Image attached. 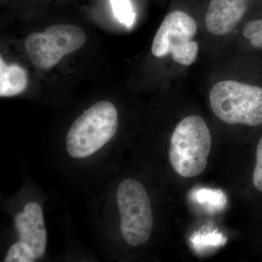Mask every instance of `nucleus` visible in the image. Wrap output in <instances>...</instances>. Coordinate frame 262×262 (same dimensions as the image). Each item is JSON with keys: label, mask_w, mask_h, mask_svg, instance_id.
<instances>
[{"label": "nucleus", "mask_w": 262, "mask_h": 262, "mask_svg": "<svg viewBox=\"0 0 262 262\" xmlns=\"http://www.w3.org/2000/svg\"><path fill=\"white\" fill-rule=\"evenodd\" d=\"M85 42V33L80 27L72 24H56L44 32L29 34L25 40V48L34 67L48 70Z\"/></svg>", "instance_id": "nucleus-5"}, {"label": "nucleus", "mask_w": 262, "mask_h": 262, "mask_svg": "<svg viewBox=\"0 0 262 262\" xmlns=\"http://www.w3.org/2000/svg\"><path fill=\"white\" fill-rule=\"evenodd\" d=\"M211 136L201 117H185L170 138L169 160L173 170L184 178H193L206 170L211 149Z\"/></svg>", "instance_id": "nucleus-1"}, {"label": "nucleus", "mask_w": 262, "mask_h": 262, "mask_svg": "<svg viewBox=\"0 0 262 262\" xmlns=\"http://www.w3.org/2000/svg\"><path fill=\"white\" fill-rule=\"evenodd\" d=\"M117 201L122 237L131 246H142L151 235L154 221L145 188L135 179H125L117 188Z\"/></svg>", "instance_id": "nucleus-4"}, {"label": "nucleus", "mask_w": 262, "mask_h": 262, "mask_svg": "<svg viewBox=\"0 0 262 262\" xmlns=\"http://www.w3.org/2000/svg\"><path fill=\"white\" fill-rule=\"evenodd\" d=\"M118 114L115 105L101 101L84 112L74 122L67 136V149L74 158L91 156L115 136Z\"/></svg>", "instance_id": "nucleus-2"}, {"label": "nucleus", "mask_w": 262, "mask_h": 262, "mask_svg": "<svg viewBox=\"0 0 262 262\" xmlns=\"http://www.w3.org/2000/svg\"><path fill=\"white\" fill-rule=\"evenodd\" d=\"M210 105L215 116L229 125L258 126L262 124V88L224 80L212 88Z\"/></svg>", "instance_id": "nucleus-3"}, {"label": "nucleus", "mask_w": 262, "mask_h": 262, "mask_svg": "<svg viewBox=\"0 0 262 262\" xmlns=\"http://www.w3.org/2000/svg\"><path fill=\"white\" fill-rule=\"evenodd\" d=\"M195 196L199 203H204L212 209H220L226 205V196L220 190L201 189L196 192Z\"/></svg>", "instance_id": "nucleus-12"}, {"label": "nucleus", "mask_w": 262, "mask_h": 262, "mask_svg": "<svg viewBox=\"0 0 262 262\" xmlns=\"http://www.w3.org/2000/svg\"><path fill=\"white\" fill-rule=\"evenodd\" d=\"M115 18L124 25L131 27L135 20L130 0H110Z\"/></svg>", "instance_id": "nucleus-11"}, {"label": "nucleus", "mask_w": 262, "mask_h": 262, "mask_svg": "<svg viewBox=\"0 0 262 262\" xmlns=\"http://www.w3.org/2000/svg\"><path fill=\"white\" fill-rule=\"evenodd\" d=\"M14 224L20 241L32 248L37 259L42 258L47 244L42 207L38 203H28L24 211L16 215Z\"/></svg>", "instance_id": "nucleus-7"}, {"label": "nucleus", "mask_w": 262, "mask_h": 262, "mask_svg": "<svg viewBox=\"0 0 262 262\" xmlns=\"http://www.w3.org/2000/svg\"><path fill=\"white\" fill-rule=\"evenodd\" d=\"M243 34L253 48L262 49V18L248 22L243 30Z\"/></svg>", "instance_id": "nucleus-13"}, {"label": "nucleus", "mask_w": 262, "mask_h": 262, "mask_svg": "<svg viewBox=\"0 0 262 262\" xmlns=\"http://www.w3.org/2000/svg\"><path fill=\"white\" fill-rule=\"evenodd\" d=\"M253 184L257 190L262 192V136L256 146V164L253 173Z\"/></svg>", "instance_id": "nucleus-14"}, {"label": "nucleus", "mask_w": 262, "mask_h": 262, "mask_svg": "<svg viewBox=\"0 0 262 262\" xmlns=\"http://www.w3.org/2000/svg\"><path fill=\"white\" fill-rule=\"evenodd\" d=\"M248 10L247 0H211L205 22L207 30L215 36L233 31Z\"/></svg>", "instance_id": "nucleus-8"}, {"label": "nucleus", "mask_w": 262, "mask_h": 262, "mask_svg": "<svg viewBox=\"0 0 262 262\" xmlns=\"http://www.w3.org/2000/svg\"><path fill=\"white\" fill-rule=\"evenodd\" d=\"M196 32L198 24L192 17L182 10L170 12L164 18L153 39V56L160 58L170 55L179 64H192L199 51L198 43L193 39Z\"/></svg>", "instance_id": "nucleus-6"}, {"label": "nucleus", "mask_w": 262, "mask_h": 262, "mask_svg": "<svg viewBox=\"0 0 262 262\" xmlns=\"http://www.w3.org/2000/svg\"><path fill=\"white\" fill-rule=\"evenodd\" d=\"M27 72L16 63H7L0 58V96L12 97L22 94L28 85Z\"/></svg>", "instance_id": "nucleus-9"}, {"label": "nucleus", "mask_w": 262, "mask_h": 262, "mask_svg": "<svg viewBox=\"0 0 262 262\" xmlns=\"http://www.w3.org/2000/svg\"><path fill=\"white\" fill-rule=\"evenodd\" d=\"M35 254L32 248L25 243L20 241L10 247L5 262H34Z\"/></svg>", "instance_id": "nucleus-10"}]
</instances>
